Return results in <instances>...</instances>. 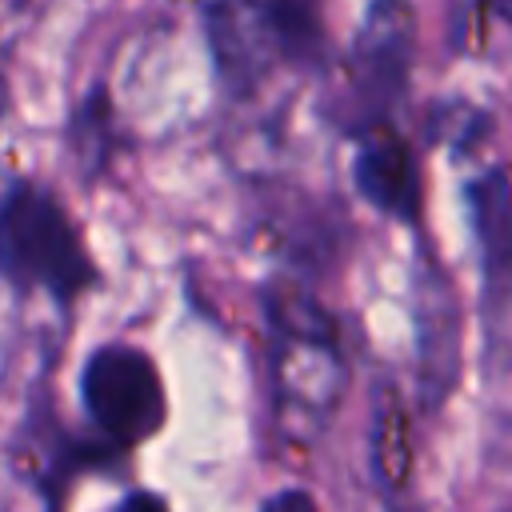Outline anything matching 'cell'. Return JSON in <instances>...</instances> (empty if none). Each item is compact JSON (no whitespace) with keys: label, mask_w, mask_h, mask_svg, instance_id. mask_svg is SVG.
<instances>
[{"label":"cell","mask_w":512,"mask_h":512,"mask_svg":"<svg viewBox=\"0 0 512 512\" xmlns=\"http://www.w3.org/2000/svg\"><path fill=\"white\" fill-rule=\"evenodd\" d=\"M0 276L56 304H72L100 280L72 212L36 180H12L0 192Z\"/></svg>","instance_id":"cell-1"},{"label":"cell","mask_w":512,"mask_h":512,"mask_svg":"<svg viewBox=\"0 0 512 512\" xmlns=\"http://www.w3.org/2000/svg\"><path fill=\"white\" fill-rule=\"evenodd\" d=\"M272 324V372L284 404L324 416L336 408L344 388V360L336 348L332 316L296 288L268 292Z\"/></svg>","instance_id":"cell-2"},{"label":"cell","mask_w":512,"mask_h":512,"mask_svg":"<svg viewBox=\"0 0 512 512\" xmlns=\"http://www.w3.org/2000/svg\"><path fill=\"white\" fill-rule=\"evenodd\" d=\"M80 400L96 436L116 452L152 440L168 420L156 360L136 344H104L80 372Z\"/></svg>","instance_id":"cell-3"},{"label":"cell","mask_w":512,"mask_h":512,"mask_svg":"<svg viewBox=\"0 0 512 512\" xmlns=\"http://www.w3.org/2000/svg\"><path fill=\"white\" fill-rule=\"evenodd\" d=\"M416 60V8L412 0H372L356 28L344 80L348 116L356 132L384 124L388 108L404 96Z\"/></svg>","instance_id":"cell-4"},{"label":"cell","mask_w":512,"mask_h":512,"mask_svg":"<svg viewBox=\"0 0 512 512\" xmlns=\"http://www.w3.org/2000/svg\"><path fill=\"white\" fill-rule=\"evenodd\" d=\"M416 352L424 408H436L452 388L460 364V308L448 276L428 260L416 272Z\"/></svg>","instance_id":"cell-5"},{"label":"cell","mask_w":512,"mask_h":512,"mask_svg":"<svg viewBox=\"0 0 512 512\" xmlns=\"http://www.w3.org/2000/svg\"><path fill=\"white\" fill-rule=\"evenodd\" d=\"M352 180L368 204H376L384 216L396 220H416L420 208V176L412 148L404 136L388 124H376L360 132L356 156H352Z\"/></svg>","instance_id":"cell-6"},{"label":"cell","mask_w":512,"mask_h":512,"mask_svg":"<svg viewBox=\"0 0 512 512\" xmlns=\"http://www.w3.org/2000/svg\"><path fill=\"white\" fill-rule=\"evenodd\" d=\"M472 232L480 240L484 264V296L488 304L512 300V164L488 168L468 184Z\"/></svg>","instance_id":"cell-7"},{"label":"cell","mask_w":512,"mask_h":512,"mask_svg":"<svg viewBox=\"0 0 512 512\" xmlns=\"http://www.w3.org/2000/svg\"><path fill=\"white\" fill-rule=\"evenodd\" d=\"M260 36L272 60L312 68L324 60V16L320 0H252Z\"/></svg>","instance_id":"cell-8"},{"label":"cell","mask_w":512,"mask_h":512,"mask_svg":"<svg viewBox=\"0 0 512 512\" xmlns=\"http://www.w3.org/2000/svg\"><path fill=\"white\" fill-rule=\"evenodd\" d=\"M372 468L376 480L396 492L408 484V468H412V444H408V420L404 408L392 392H384L376 400V420H372Z\"/></svg>","instance_id":"cell-9"},{"label":"cell","mask_w":512,"mask_h":512,"mask_svg":"<svg viewBox=\"0 0 512 512\" xmlns=\"http://www.w3.org/2000/svg\"><path fill=\"white\" fill-rule=\"evenodd\" d=\"M68 148H72L84 176H96V172L108 168V156H112L116 144H112V104H108L104 88H92L84 96V104L72 112Z\"/></svg>","instance_id":"cell-10"},{"label":"cell","mask_w":512,"mask_h":512,"mask_svg":"<svg viewBox=\"0 0 512 512\" xmlns=\"http://www.w3.org/2000/svg\"><path fill=\"white\" fill-rule=\"evenodd\" d=\"M260 512H320V508H316L312 492H304V488H284V492L268 496Z\"/></svg>","instance_id":"cell-11"},{"label":"cell","mask_w":512,"mask_h":512,"mask_svg":"<svg viewBox=\"0 0 512 512\" xmlns=\"http://www.w3.org/2000/svg\"><path fill=\"white\" fill-rule=\"evenodd\" d=\"M116 512H172V504H168L160 492L136 488V492H128V496L120 500V508H116Z\"/></svg>","instance_id":"cell-12"},{"label":"cell","mask_w":512,"mask_h":512,"mask_svg":"<svg viewBox=\"0 0 512 512\" xmlns=\"http://www.w3.org/2000/svg\"><path fill=\"white\" fill-rule=\"evenodd\" d=\"M488 4H492V12H496V16L512 20V0H488Z\"/></svg>","instance_id":"cell-13"}]
</instances>
